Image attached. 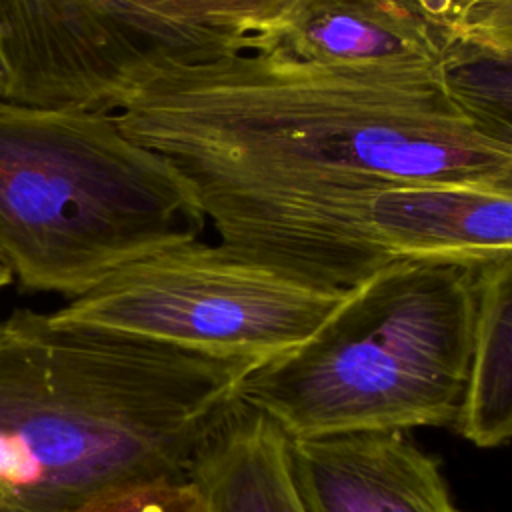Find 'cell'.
Wrapping results in <instances>:
<instances>
[{
  "label": "cell",
  "instance_id": "cell-1",
  "mask_svg": "<svg viewBox=\"0 0 512 512\" xmlns=\"http://www.w3.org/2000/svg\"><path fill=\"white\" fill-rule=\"evenodd\" d=\"M116 120L178 172L216 244L332 292L396 260L368 222L378 192L512 174V146L462 116L442 74L328 70L256 50L168 60Z\"/></svg>",
  "mask_w": 512,
  "mask_h": 512
},
{
  "label": "cell",
  "instance_id": "cell-2",
  "mask_svg": "<svg viewBox=\"0 0 512 512\" xmlns=\"http://www.w3.org/2000/svg\"><path fill=\"white\" fill-rule=\"evenodd\" d=\"M254 366L14 310L0 320V512H60L132 478H192Z\"/></svg>",
  "mask_w": 512,
  "mask_h": 512
},
{
  "label": "cell",
  "instance_id": "cell-3",
  "mask_svg": "<svg viewBox=\"0 0 512 512\" xmlns=\"http://www.w3.org/2000/svg\"><path fill=\"white\" fill-rule=\"evenodd\" d=\"M474 262L396 258L300 346L254 366L240 402L288 438L456 426L474 344Z\"/></svg>",
  "mask_w": 512,
  "mask_h": 512
},
{
  "label": "cell",
  "instance_id": "cell-4",
  "mask_svg": "<svg viewBox=\"0 0 512 512\" xmlns=\"http://www.w3.org/2000/svg\"><path fill=\"white\" fill-rule=\"evenodd\" d=\"M204 226L178 172L116 112L0 98V262L22 290L74 300Z\"/></svg>",
  "mask_w": 512,
  "mask_h": 512
},
{
  "label": "cell",
  "instance_id": "cell-5",
  "mask_svg": "<svg viewBox=\"0 0 512 512\" xmlns=\"http://www.w3.org/2000/svg\"><path fill=\"white\" fill-rule=\"evenodd\" d=\"M350 292L314 288L186 238L118 268L48 316L262 364L310 338Z\"/></svg>",
  "mask_w": 512,
  "mask_h": 512
},
{
  "label": "cell",
  "instance_id": "cell-6",
  "mask_svg": "<svg viewBox=\"0 0 512 512\" xmlns=\"http://www.w3.org/2000/svg\"><path fill=\"white\" fill-rule=\"evenodd\" d=\"M2 100L116 112L154 68L202 60L138 0H0Z\"/></svg>",
  "mask_w": 512,
  "mask_h": 512
},
{
  "label": "cell",
  "instance_id": "cell-7",
  "mask_svg": "<svg viewBox=\"0 0 512 512\" xmlns=\"http://www.w3.org/2000/svg\"><path fill=\"white\" fill-rule=\"evenodd\" d=\"M454 44L420 0H294L252 50L328 70L442 74Z\"/></svg>",
  "mask_w": 512,
  "mask_h": 512
},
{
  "label": "cell",
  "instance_id": "cell-8",
  "mask_svg": "<svg viewBox=\"0 0 512 512\" xmlns=\"http://www.w3.org/2000/svg\"><path fill=\"white\" fill-rule=\"evenodd\" d=\"M288 456L308 512H462L438 462L404 432L288 438Z\"/></svg>",
  "mask_w": 512,
  "mask_h": 512
},
{
  "label": "cell",
  "instance_id": "cell-9",
  "mask_svg": "<svg viewBox=\"0 0 512 512\" xmlns=\"http://www.w3.org/2000/svg\"><path fill=\"white\" fill-rule=\"evenodd\" d=\"M368 222L394 258L480 260L512 250V180L386 188L372 200Z\"/></svg>",
  "mask_w": 512,
  "mask_h": 512
},
{
  "label": "cell",
  "instance_id": "cell-10",
  "mask_svg": "<svg viewBox=\"0 0 512 512\" xmlns=\"http://www.w3.org/2000/svg\"><path fill=\"white\" fill-rule=\"evenodd\" d=\"M192 478L210 512H308L292 476L288 436L240 402Z\"/></svg>",
  "mask_w": 512,
  "mask_h": 512
},
{
  "label": "cell",
  "instance_id": "cell-11",
  "mask_svg": "<svg viewBox=\"0 0 512 512\" xmlns=\"http://www.w3.org/2000/svg\"><path fill=\"white\" fill-rule=\"evenodd\" d=\"M476 318L460 434L480 448L512 440V250L474 262Z\"/></svg>",
  "mask_w": 512,
  "mask_h": 512
},
{
  "label": "cell",
  "instance_id": "cell-12",
  "mask_svg": "<svg viewBox=\"0 0 512 512\" xmlns=\"http://www.w3.org/2000/svg\"><path fill=\"white\" fill-rule=\"evenodd\" d=\"M152 16L178 30L200 54L216 58L252 50L294 0H138Z\"/></svg>",
  "mask_w": 512,
  "mask_h": 512
},
{
  "label": "cell",
  "instance_id": "cell-13",
  "mask_svg": "<svg viewBox=\"0 0 512 512\" xmlns=\"http://www.w3.org/2000/svg\"><path fill=\"white\" fill-rule=\"evenodd\" d=\"M442 84L478 132L512 146V50L456 40L442 68Z\"/></svg>",
  "mask_w": 512,
  "mask_h": 512
},
{
  "label": "cell",
  "instance_id": "cell-14",
  "mask_svg": "<svg viewBox=\"0 0 512 512\" xmlns=\"http://www.w3.org/2000/svg\"><path fill=\"white\" fill-rule=\"evenodd\" d=\"M60 512H210L194 478H132L108 484Z\"/></svg>",
  "mask_w": 512,
  "mask_h": 512
},
{
  "label": "cell",
  "instance_id": "cell-15",
  "mask_svg": "<svg viewBox=\"0 0 512 512\" xmlns=\"http://www.w3.org/2000/svg\"><path fill=\"white\" fill-rule=\"evenodd\" d=\"M440 18L458 42L512 50V0H466Z\"/></svg>",
  "mask_w": 512,
  "mask_h": 512
},
{
  "label": "cell",
  "instance_id": "cell-16",
  "mask_svg": "<svg viewBox=\"0 0 512 512\" xmlns=\"http://www.w3.org/2000/svg\"><path fill=\"white\" fill-rule=\"evenodd\" d=\"M420 2L424 4V8L428 12H432L434 16L440 18L444 12H448L450 8H454V6H458V4H462L466 0H420Z\"/></svg>",
  "mask_w": 512,
  "mask_h": 512
},
{
  "label": "cell",
  "instance_id": "cell-17",
  "mask_svg": "<svg viewBox=\"0 0 512 512\" xmlns=\"http://www.w3.org/2000/svg\"><path fill=\"white\" fill-rule=\"evenodd\" d=\"M12 282V274H10V270L0 262V290L4 288V286H8Z\"/></svg>",
  "mask_w": 512,
  "mask_h": 512
},
{
  "label": "cell",
  "instance_id": "cell-18",
  "mask_svg": "<svg viewBox=\"0 0 512 512\" xmlns=\"http://www.w3.org/2000/svg\"><path fill=\"white\" fill-rule=\"evenodd\" d=\"M4 86H6V68H4V62H2V56H0V98L4 94Z\"/></svg>",
  "mask_w": 512,
  "mask_h": 512
},
{
  "label": "cell",
  "instance_id": "cell-19",
  "mask_svg": "<svg viewBox=\"0 0 512 512\" xmlns=\"http://www.w3.org/2000/svg\"><path fill=\"white\" fill-rule=\"evenodd\" d=\"M510 180H512V174H510Z\"/></svg>",
  "mask_w": 512,
  "mask_h": 512
}]
</instances>
